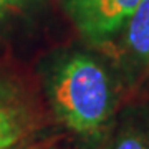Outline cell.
Here are the masks:
<instances>
[{
    "label": "cell",
    "instance_id": "cell-1",
    "mask_svg": "<svg viewBox=\"0 0 149 149\" xmlns=\"http://www.w3.org/2000/svg\"><path fill=\"white\" fill-rule=\"evenodd\" d=\"M43 88L56 121L80 149H101L118 118V83L101 60L71 50L50 60Z\"/></svg>",
    "mask_w": 149,
    "mask_h": 149
},
{
    "label": "cell",
    "instance_id": "cell-4",
    "mask_svg": "<svg viewBox=\"0 0 149 149\" xmlns=\"http://www.w3.org/2000/svg\"><path fill=\"white\" fill-rule=\"evenodd\" d=\"M121 61L134 78L149 68V0H141L121 32Z\"/></svg>",
    "mask_w": 149,
    "mask_h": 149
},
{
    "label": "cell",
    "instance_id": "cell-2",
    "mask_svg": "<svg viewBox=\"0 0 149 149\" xmlns=\"http://www.w3.org/2000/svg\"><path fill=\"white\" fill-rule=\"evenodd\" d=\"M141 0H61L66 17L88 45L109 47Z\"/></svg>",
    "mask_w": 149,
    "mask_h": 149
},
{
    "label": "cell",
    "instance_id": "cell-5",
    "mask_svg": "<svg viewBox=\"0 0 149 149\" xmlns=\"http://www.w3.org/2000/svg\"><path fill=\"white\" fill-rule=\"evenodd\" d=\"M101 149H149V108L124 109Z\"/></svg>",
    "mask_w": 149,
    "mask_h": 149
},
{
    "label": "cell",
    "instance_id": "cell-8",
    "mask_svg": "<svg viewBox=\"0 0 149 149\" xmlns=\"http://www.w3.org/2000/svg\"><path fill=\"white\" fill-rule=\"evenodd\" d=\"M47 149H56V148H47Z\"/></svg>",
    "mask_w": 149,
    "mask_h": 149
},
{
    "label": "cell",
    "instance_id": "cell-6",
    "mask_svg": "<svg viewBox=\"0 0 149 149\" xmlns=\"http://www.w3.org/2000/svg\"><path fill=\"white\" fill-rule=\"evenodd\" d=\"M47 0H0V43L43 10Z\"/></svg>",
    "mask_w": 149,
    "mask_h": 149
},
{
    "label": "cell",
    "instance_id": "cell-3",
    "mask_svg": "<svg viewBox=\"0 0 149 149\" xmlns=\"http://www.w3.org/2000/svg\"><path fill=\"white\" fill-rule=\"evenodd\" d=\"M37 128L38 113L27 91L0 78V149L28 143Z\"/></svg>",
    "mask_w": 149,
    "mask_h": 149
},
{
    "label": "cell",
    "instance_id": "cell-7",
    "mask_svg": "<svg viewBox=\"0 0 149 149\" xmlns=\"http://www.w3.org/2000/svg\"><path fill=\"white\" fill-rule=\"evenodd\" d=\"M8 149H33V148H32V144H30V141H28V143L17 144V146H13V148H8Z\"/></svg>",
    "mask_w": 149,
    "mask_h": 149
}]
</instances>
